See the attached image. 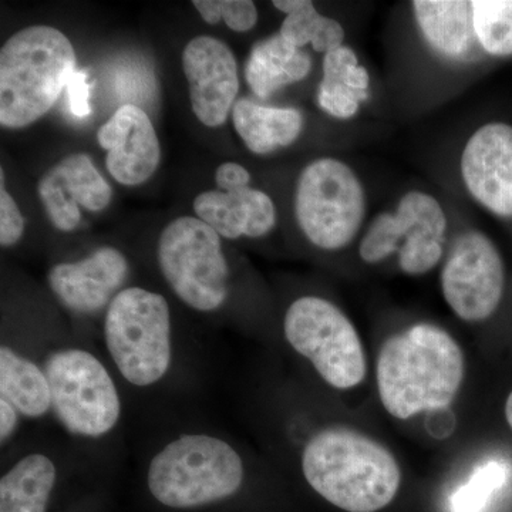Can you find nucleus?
<instances>
[{
    "instance_id": "1",
    "label": "nucleus",
    "mask_w": 512,
    "mask_h": 512,
    "mask_svg": "<svg viewBox=\"0 0 512 512\" xmlns=\"http://www.w3.org/2000/svg\"><path fill=\"white\" fill-rule=\"evenodd\" d=\"M464 373V353L453 336L431 323H417L387 339L380 349V402L399 420L446 409L460 392Z\"/></svg>"
},
{
    "instance_id": "2",
    "label": "nucleus",
    "mask_w": 512,
    "mask_h": 512,
    "mask_svg": "<svg viewBox=\"0 0 512 512\" xmlns=\"http://www.w3.org/2000/svg\"><path fill=\"white\" fill-rule=\"evenodd\" d=\"M303 476L326 501L348 512H377L392 503L402 470L383 444L345 427H330L309 440Z\"/></svg>"
},
{
    "instance_id": "3",
    "label": "nucleus",
    "mask_w": 512,
    "mask_h": 512,
    "mask_svg": "<svg viewBox=\"0 0 512 512\" xmlns=\"http://www.w3.org/2000/svg\"><path fill=\"white\" fill-rule=\"evenodd\" d=\"M69 37L52 26H29L0 50V124L25 128L55 106L74 72Z\"/></svg>"
},
{
    "instance_id": "4",
    "label": "nucleus",
    "mask_w": 512,
    "mask_h": 512,
    "mask_svg": "<svg viewBox=\"0 0 512 512\" xmlns=\"http://www.w3.org/2000/svg\"><path fill=\"white\" fill-rule=\"evenodd\" d=\"M244 463L224 440L190 434L171 441L151 461L148 488L170 508L201 507L237 493Z\"/></svg>"
},
{
    "instance_id": "5",
    "label": "nucleus",
    "mask_w": 512,
    "mask_h": 512,
    "mask_svg": "<svg viewBox=\"0 0 512 512\" xmlns=\"http://www.w3.org/2000/svg\"><path fill=\"white\" fill-rule=\"evenodd\" d=\"M104 336L117 369L134 386L163 379L171 363V316L160 293L127 288L111 301Z\"/></svg>"
},
{
    "instance_id": "6",
    "label": "nucleus",
    "mask_w": 512,
    "mask_h": 512,
    "mask_svg": "<svg viewBox=\"0 0 512 512\" xmlns=\"http://www.w3.org/2000/svg\"><path fill=\"white\" fill-rule=\"evenodd\" d=\"M362 181L345 161L322 157L299 174L295 217L306 239L323 251L349 247L366 218Z\"/></svg>"
},
{
    "instance_id": "7",
    "label": "nucleus",
    "mask_w": 512,
    "mask_h": 512,
    "mask_svg": "<svg viewBox=\"0 0 512 512\" xmlns=\"http://www.w3.org/2000/svg\"><path fill=\"white\" fill-rule=\"evenodd\" d=\"M157 261L165 282L195 311H217L227 301L229 268L221 237L197 217L177 218L163 229Z\"/></svg>"
},
{
    "instance_id": "8",
    "label": "nucleus",
    "mask_w": 512,
    "mask_h": 512,
    "mask_svg": "<svg viewBox=\"0 0 512 512\" xmlns=\"http://www.w3.org/2000/svg\"><path fill=\"white\" fill-rule=\"evenodd\" d=\"M286 340L306 357L330 386L349 390L365 380L362 340L338 306L319 296H302L286 311Z\"/></svg>"
},
{
    "instance_id": "9",
    "label": "nucleus",
    "mask_w": 512,
    "mask_h": 512,
    "mask_svg": "<svg viewBox=\"0 0 512 512\" xmlns=\"http://www.w3.org/2000/svg\"><path fill=\"white\" fill-rule=\"evenodd\" d=\"M52 407L70 433L99 437L119 421L116 384L97 357L84 350L53 353L46 363Z\"/></svg>"
},
{
    "instance_id": "10",
    "label": "nucleus",
    "mask_w": 512,
    "mask_h": 512,
    "mask_svg": "<svg viewBox=\"0 0 512 512\" xmlns=\"http://www.w3.org/2000/svg\"><path fill=\"white\" fill-rule=\"evenodd\" d=\"M441 291L451 311L466 322H483L500 306L505 269L500 251L484 232H461L441 269Z\"/></svg>"
},
{
    "instance_id": "11",
    "label": "nucleus",
    "mask_w": 512,
    "mask_h": 512,
    "mask_svg": "<svg viewBox=\"0 0 512 512\" xmlns=\"http://www.w3.org/2000/svg\"><path fill=\"white\" fill-rule=\"evenodd\" d=\"M183 70L192 113L205 127L222 126L232 114L239 93L234 52L217 37H194L184 47Z\"/></svg>"
},
{
    "instance_id": "12",
    "label": "nucleus",
    "mask_w": 512,
    "mask_h": 512,
    "mask_svg": "<svg viewBox=\"0 0 512 512\" xmlns=\"http://www.w3.org/2000/svg\"><path fill=\"white\" fill-rule=\"evenodd\" d=\"M461 178L481 207L501 218H512V126L484 124L464 146Z\"/></svg>"
},
{
    "instance_id": "13",
    "label": "nucleus",
    "mask_w": 512,
    "mask_h": 512,
    "mask_svg": "<svg viewBox=\"0 0 512 512\" xmlns=\"http://www.w3.org/2000/svg\"><path fill=\"white\" fill-rule=\"evenodd\" d=\"M37 195L53 227L73 232L82 222L80 208L101 212L109 207L113 190L87 154H70L39 180Z\"/></svg>"
},
{
    "instance_id": "14",
    "label": "nucleus",
    "mask_w": 512,
    "mask_h": 512,
    "mask_svg": "<svg viewBox=\"0 0 512 512\" xmlns=\"http://www.w3.org/2000/svg\"><path fill=\"white\" fill-rule=\"evenodd\" d=\"M97 141L106 151L111 177L126 187L150 180L161 163V144L150 117L136 104H124L97 131Z\"/></svg>"
},
{
    "instance_id": "15",
    "label": "nucleus",
    "mask_w": 512,
    "mask_h": 512,
    "mask_svg": "<svg viewBox=\"0 0 512 512\" xmlns=\"http://www.w3.org/2000/svg\"><path fill=\"white\" fill-rule=\"evenodd\" d=\"M123 252L101 247L76 262H63L50 269L49 286L66 308L76 313H96L119 295L128 275Z\"/></svg>"
},
{
    "instance_id": "16",
    "label": "nucleus",
    "mask_w": 512,
    "mask_h": 512,
    "mask_svg": "<svg viewBox=\"0 0 512 512\" xmlns=\"http://www.w3.org/2000/svg\"><path fill=\"white\" fill-rule=\"evenodd\" d=\"M195 217L221 238H262L276 225V207L266 192L255 188L224 192L210 190L195 197Z\"/></svg>"
},
{
    "instance_id": "17",
    "label": "nucleus",
    "mask_w": 512,
    "mask_h": 512,
    "mask_svg": "<svg viewBox=\"0 0 512 512\" xmlns=\"http://www.w3.org/2000/svg\"><path fill=\"white\" fill-rule=\"evenodd\" d=\"M446 212L433 195L412 190L400 198L396 211H384L372 221L359 245V255L369 265L379 264L399 252L404 239L420 228L447 229Z\"/></svg>"
},
{
    "instance_id": "18",
    "label": "nucleus",
    "mask_w": 512,
    "mask_h": 512,
    "mask_svg": "<svg viewBox=\"0 0 512 512\" xmlns=\"http://www.w3.org/2000/svg\"><path fill=\"white\" fill-rule=\"evenodd\" d=\"M232 123L245 147L258 156L292 146L305 127V119L298 109L262 106L248 99L235 103Z\"/></svg>"
},
{
    "instance_id": "19",
    "label": "nucleus",
    "mask_w": 512,
    "mask_h": 512,
    "mask_svg": "<svg viewBox=\"0 0 512 512\" xmlns=\"http://www.w3.org/2000/svg\"><path fill=\"white\" fill-rule=\"evenodd\" d=\"M319 84L320 110L338 120L353 119L370 97V76L350 47L342 46L323 56Z\"/></svg>"
},
{
    "instance_id": "20",
    "label": "nucleus",
    "mask_w": 512,
    "mask_h": 512,
    "mask_svg": "<svg viewBox=\"0 0 512 512\" xmlns=\"http://www.w3.org/2000/svg\"><path fill=\"white\" fill-rule=\"evenodd\" d=\"M311 70V55L278 33L256 43L245 66V80L255 96L268 99L278 90L305 80Z\"/></svg>"
},
{
    "instance_id": "21",
    "label": "nucleus",
    "mask_w": 512,
    "mask_h": 512,
    "mask_svg": "<svg viewBox=\"0 0 512 512\" xmlns=\"http://www.w3.org/2000/svg\"><path fill=\"white\" fill-rule=\"evenodd\" d=\"M414 18L431 49L447 59H460L473 39V8L463 0H416Z\"/></svg>"
},
{
    "instance_id": "22",
    "label": "nucleus",
    "mask_w": 512,
    "mask_h": 512,
    "mask_svg": "<svg viewBox=\"0 0 512 512\" xmlns=\"http://www.w3.org/2000/svg\"><path fill=\"white\" fill-rule=\"evenodd\" d=\"M56 467L43 454H30L0 480V512H46Z\"/></svg>"
},
{
    "instance_id": "23",
    "label": "nucleus",
    "mask_w": 512,
    "mask_h": 512,
    "mask_svg": "<svg viewBox=\"0 0 512 512\" xmlns=\"http://www.w3.org/2000/svg\"><path fill=\"white\" fill-rule=\"evenodd\" d=\"M0 393L26 417L43 416L52 406L46 372L6 346L0 349Z\"/></svg>"
},
{
    "instance_id": "24",
    "label": "nucleus",
    "mask_w": 512,
    "mask_h": 512,
    "mask_svg": "<svg viewBox=\"0 0 512 512\" xmlns=\"http://www.w3.org/2000/svg\"><path fill=\"white\" fill-rule=\"evenodd\" d=\"M279 35L299 49L311 45L315 52L323 55L342 47L346 36L338 20L320 15L311 0L303 8L286 16Z\"/></svg>"
},
{
    "instance_id": "25",
    "label": "nucleus",
    "mask_w": 512,
    "mask_h": 512,
    "mask_svg": "<svg viewBox=\"0 0 512 512\" xmlns=\"http://www.w3.org/2000/svg\"><path fill=\"white\" fill-rule=\"evenodd\" d=\"M474 35L488 55L512 56V0H474Z\"/></svg>"
},
{
    "instance_id": "26",
    "label": "nucleus",
    "mask_w": 512,
    "mask_h": 512,
    "mask_svg": "<svg viewBox=\"0 0 512 512\" xmlns=\"http://www.w3.org/2000/svg\"><path fill=\"white\" fill-rule=\"evenodd\" d=\"M510 468L500 460H491L474 471L466 484L451 495V511L481 512L488 501L507 483Z\"/></svg>"
},
{
    "instance_id": "27",
    "label": "nucleus",
    "mask_w": 512,
    "mask_h": 512,
    "mask_svg": "<svg viewBox=\"0 0 512 512\" xmlns=\"http://www.w3.org/2000/svg\"><path fill=\"white\" fill-rule=\"evenodd\" d=\"M192 5L208 25L224 20L232 32H249L259 19L258 8L252 0H194Z\"/></svg>"
},
{
    "instance_id": "28",
    "label": "nucleus",
    "mask_w": 512,
    "mask_h": 512,
    "mask_svg": "<svg viewBox=\"0 0 512 512\" xmlns=\"http://www.w3.org/2000/svg\"><path fill=\"white\" fill-rule=\"evenodd\" d=\"M25 217L18 202L6 190L5 184L0 188V245L10 248L18 244L25 234Z\"/></svg>"
},
{
    "instance_id": "29",
    "label": "nucleus",
    "mask_w": 512,
    "mask_h": 512,
    "mask_svg": "<svg viewBox=\"0 0 512 512\" xmlns=\"http://www.w3.org/2000/svg\"><path fill=\"white\" fill-rule=\"evenodd\" d=\"M67 96H69L70 110L77 119H86L90 111V86L87 83V73L76 70L69 84H67Z\"/></svg>"
},
{
    "instance_id": "30",
    "label": "nucleus",
    "mask_w": 512,
    "mask_h": 512,
    "mask_svg": "<svg viewBox=\"0 0 512 512\" xmlns=\"http://www.w3.org/2000/svg\"><path fill=\"white\" fill-rule=\"evenodd\" d=\"M215 184L220 191L232 192L244 190L251 183V173L242 164L228 161L218 165L214 174Z\"/></svg>"
},
{
    "instance_id": "31",
    "label": "nucleus",
    "mask_w": 512,
    "mask_h": 512,
    "mask_svg": "<svg viewBox=\"0 0 512 512\" xmlns=\"http://www.w3.org/2000/svg\"><path fill=\"white\" fill-rule=\"evenodd\" d=\"M16 426H18V410L5 399H0V437H2V441L9 439Z\"/></svg>"
},
{
    "instance_id": "32",
    "label": "nucleus",
    "mask_w": 512,
    "mask_h": 512,
    "mask_svg": "<svg viewBox=\"0 0 512 512\" xmlns=\"http://www.w3.org/2000/svg\"><path fill=\"white\" fill-rule=\"evenodd\" d=\"M306 2H308V0H275V2H272V5H274L279 12L285 13V15L288 16L296 12V10L303 8Z\"/></svg>"
},
{
    "instance_id": "33",
    "label": "nucleus",
    "mask_w": 512,
    "mask_h": 512,
    "mask_svg": "<svg viewBox=\"0 0 512 512\" xmlns=\"http://www.w3.org/2000/svg\"><path fill=\"white\" fill-rule=\"evenodd\" d=\"M505 417H507L508 424L512 430V392L508 396L507 403H505Z\"/></svg>"
}]
</instances>
